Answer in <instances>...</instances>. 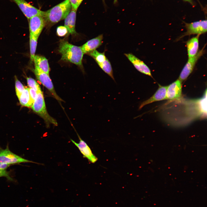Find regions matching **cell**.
I'll use <instances>...</instances> for the list:
<instances>
[{"label":"cell","instance_id":"cell-1","mask_svg":"<svg viewBox=\"0 0 207 207\" xmlns=\"http://www.w3.org/2000/svg\"><path fill=\"white\" fill-rule=\"evenodd\" d=\"M72 9L69 0L63 2L46 11H43L42 16L45 26H51L64 19Z\"/></svg>","mask_w":207,"mask_h":207},{"label":"cell","instance_id":"cell-2","mask_svg":"<svg viewBox=\"0 0 207 207\" xmlns=\"http://www.w3.org/2000/svg\"><path fill=\"white\" fill-rule=\"evenodd\" d=\"M58 51L62 55V60L82 66L84 53L80 46L73 45L63 40L60 42Z\"/></svg>","mask_w":207,"mask_h":207},{"label":"cell","instance_id":"cell-3","mask_svg":"<svg viewBox=\"0 0 207 207\" xmlns=\"http://www.w3.org/2000/svg\"><path fill=\"white\" fill-rule=\"evenodd\" d=\"M31 106L33 110L43 119L47 127H48L50 124L57 125L56 120L51 117L47 111L42 91L37 93V97Z\"/></svg>","mask_w":207,"mask_h":207},{"label":"cell","instance_id":"cell-4","mask_svg":"<svg viewBox=\"0 0 207 207\" xmlns=\"http://www.w3.org/2000/svg\"><path fill=\"white\" fill-rule=\"evenodd\" d=\"M34 72L37 79L49 91L53 97L58 101H62L56 93L49 74L43 72L35 65Z\"/></svg>","mask_w":207,"mask_h":207},{"label":"cell","instance_id":"cell-5","mask_svg":"<svg viewBox=\"0 0 207 207\" xmlns=\"http://www.w3.org/2000/svg\"><path fill=\"white\" fill-rule=\"evenodd\" d=\"M0 162L10 165L21 163H35L14 153L8 147L5 149L0 150Z\"/></svg>","mask_w":207,"mask_h":207},{"label":"cell","instance_id":"cell-6","mask_svg":"<svg viewBox=\"0 0 207 207\" xmlns=\"http://www.w3.org/2000/svg\"><path fill=\"white\" fill-rule=\"evenodd\" d=\"M204 48L198 51L196 55L188 59L183 69L179 79L182 82L185 80L191 73L198 59L204 54Z\"/></svg>","mask_w":207,"mask_h":207},{"label":"cell","instance_id":"cell-7","mask_svg":"<svg viewBox=\"0 0 207 207\" xmlns=\"http://www.w3.org/2000/svg\"><path fill=\"white\" fill-rule=\"evenodd\" d=\"M16 4L28 19L37 15L42 16L43 11L30 4L25 0H10Z\"/></svg>","mask_w":207,"mask_h":207},{"label":"cell","instance_id":"cell-8","mask_svg":"<svg viewBox=\"0 0 207 207\" xmlns=\"http://www.w3.org/2000/svg\"><path fill=\"white\" fill-rule=\"evenodd\" d=\"M186 32L181 38L192 34L200 35L207 32V20H204L191 23H185Z\"/></svg>","mask_w":207,"mask_h":207},{"label":"cell","instance_id":"cell-9","mask_svg":"<svg viewBox=\"0 0 207 207\" xmlns=\"http://www.w3.org/2000/svg\"><path fill=\"white\" fill-rule=\"evenodd\" d=\"M29 20L30 33L38 38L43 28L45 26L43 17L41 15L34 16Z\"/></svg>","mask_w":207,"mask_h":207},{"label":"cell","instance_id":"cell-10","mask_svg":"<svg viewBox=\"0 0 207 207\" xmlns=\"http://www.w3.org/2000/svg\"><path fill=\"white\" fill-rule=\"evenodd\" d=\"M79 139V143L75 142L72 139H70L72 142L78 148L83 157L87 159L92 163H95L97 160L98 159L92 153L91 149L86 143L83 140L78 134Z\"/></svg>","mask_w":207,"mask_h":207},{"label":"cell","instance_id":"cell-11","mask_svg":"<svg viewBox=\"0 0 207 207\" xmlns=\"http://www.w3.org/2000/svg\"><path fill=\"white\" fill-rule=\"evenodd\" d=\"M181 82L178 79L167 86L166 99L170 100L179 99L182 95Z\"/></svg>","mask_w":207,"mask_h":207},{"label":"cell","instance_id":"cell-12","mask_svg":"<svg viewBox=\"0 0 207 207\" xmlns=\"http://www.w3.org/2000/svg\"><path fill=\"white\" fill-rule=\"evenodd\" d=\"M124 55L138 71L152 77L150 69L143 61L132 53H124Z\"/></svg>","mask_w":207,"mask_h":207},{"label":"cell","instance_id":"cell-13","mask_svg":"<svg viewBox=\"0 0 207 207\" xmlns=\"http://www.w3.org/2000/svg\"><path fill=\"white\" fill-rule=\"evenodd\" d=\"M167 86H160L155 93L150 98L141 102L140 104L139 110L147 105L153 102L164 100L166 99V93Z\"/></svg>","mask_w":207,"mask_h":207},{"label":"cell","instance_id":"cell-14","mask_svg":"<svg viewBox=\"0 0 207 207\" xmlns=\"http://www.w3.org/2000/svg\"><path fill=\"white\" fill-rule=\"evenodd\" d=\"M103 38V34H101L88 41L80 46L84 54L88 53L100 46L102 44Z\"/></svg>","mask_w":207,"mask_h":207},{"label":"cell","instance_id":"cell-15","mask_svg":"<svg viewBox=\"0 0 207 207\" xmlns=\"http://www.w3.org/2000/svg\"><path fill=\"white\" fill-rule=\"evenodd\" d=\"M76 10L72 9L71 11L64 19V26L68 32L71 34H76L75 26L76 18Z\"/></svg>","mask_w":207,"mask_h":207},{"label":"cell","instance_id":"cell-16","mask_svg":"<svg viewBox=\"0 0 207 207\" xmlns=\"http://www.w3.org/2000/svg\"><path fill=\"white\" fill-rule=\"evenodd\" d=\"M199 36L200 35H197L187 41L186 45L188 58L194 56L198 51Z\"/></svg>","mask_w":207,"mask_h":207},{"label":"cell","instance_id":"cell-17","mask_svg":"<svg viewBox=\"0 0 207 207\" xmlns=\"http://www.w3.org/2000/svg\"><path fill=\"white\" fill-rule=\"evenodd\" d=\"M33 61L34 65L37 66L43 72L49 74V66L47 60L46 58L42 56L35 55Z\"/></svg>","mask_w":207,"mask_h":207},{"label":"cell","instance_id":"cell-18","mask_svg":"<svg viewBox=\"0 0 207 207\" xmlns=\"http://www.w3.org/2000/svg\"><path fill=\"white\" fill-rule=\"evenodd\" d=\"M38 38L32 34L30 33L29 44L30 59L31 61H33L35 56Z\"/></svg>","mask_w":207,"mask_h":207},{"label":"cell","instance_id":"cell-19","mask_svg":"<svg viewBox=\"0 0 207 207\" xmlns=\"http://www.w3.org/2000/svg\"><path fill=\"white\" fill-rule=\"evenodd\" d=\"M98 64L104 72L115 81L111 64L107 57L103 62Z\"/></svg>","mask_w":207,"mask_h":207},{"label":"cell","instance_id":"cell-20","mask_svg":"<svg viewBox=\"0 0 207 207\" xmlns=\"http://www.w3.org/2000/svg\"><path fill=\"white\" fill-rule=\"evenodd\" d=\"M28 89L27 87H25L24 89L18 98L20 103L22 106L28 107L31 106Z\"/></svg>","mask_w":207,"mask_h":207},{"label":"cell","instance_id":"cell-21","mask_svg":"<svg viewBox=\"0 0 207 207\" xmlns=\"http://www.w3.org/2000/svg\"><path fill=\"white\" fill-rule=\"evenodd\" d=\"M88 54L94 59L97 64L103 62L106 58L104 52L101 53L96 50L88 53Z\"/></svg>","mask_w":207,"mask_h":207},{"label":"cell","instance_id":"cell-22","mask_svg":"<svg viewBox=\"0 0 207 207\" xmlns=\"http://www.w3.org/2000/svg\"><path fill=\"white\" fill-rule=\"evenodd\" d=\"M26 79L28 85L30 88L33 89L37 93L42 91L39 84L34 79L30 77H27Z\"/></svg>","mask_w":207,"mask_h":207},{"label":"cell","instance_id":"cell-23","mask_svg":"<svg viewBox=\"0 0 207 207\" xmlns=\"http://www.w3.org/2000/svg\"><path fill=\"white\" fill-rule=\"evenodd\" d=\"M15 79L16 93L17 96L18 98H19L24 89L25 87H24L21 83L18 80L16 76H15Z\"/></svg>","mask_w":207,"mask_h":207},{"label":"cell","instance_id":"cell-24","mask_svg":"<svg viewBox=\"0 0 207 207\" xmlns=\"http://www.w3.org/2000/svg\"><path fill=\"white\" fill-rule=\"evenodd\" d=\"M57 33L60 37H63L66 35L68 33V30L64 26H60L57 27Z\"/></svg>","mask_w":207,"mask_h":207},{"label":"cell","instance_id":"cell-25","mask_svg":"<svg viewBox=\"0 0 207 207\" xmlns=\"http://www.w3.org/2000/svg\"><path fill=\"white\" fill-rule=\"evenodd\" d=\"M28 90L30 104L31 106L37 97V93L33 89L30 88H29Z\"/></svg>","mask_w":207,"mask_h":207},{"label":"cell","instance_id":"cell-26","mask_svg":"<svg viewBox=\"0 0 207 207\" xmlns=\"http://www.w3.org/2000/svg\"><path fill=\"white\" fill-rule=\"evenodd\" d=\"M72 9L77 10L83 0H69Z\"/></svg>","mask_w":207,"mask_h":207},{"label":"cell","instance_id":"cell-27","mask_svg":"<svg viewBox=\"0 0 207 207\" xmlns=\"http://www.w3.org/2000/svg\"><path fill=\"white\" fill-rule=\"evenodd\" d=\"M6 177L9 180H12L9 176V172L5 170H0V177Z\"/></svg>","mask_w":207,"mask_h":207},{"label":"cell","instance_id":"cell-28","mask_svg":"<svg viewBox=\"0 0 207 207\" xmlns=\"http://www.w3.org/2000/svg\"><path fill=\"white\" fill-rule=\"evenodd\" d=\"M11 165L0 162V170H5Z\"/></svg>","mask_w":207,"mask_h":207},{"label":"cell","instance_id":"cell-29","mask_svg":"<svg viewBox=\"0 0 207 207\" xmlns=\"http://www.w3.org/2000/svg\"><path fill=\"white\" fill-rule=\"evenodd\" d=\"M117 1V0H114V2L115 3Z\"/></svg>","mask_w":207,"mask_h":207}]
</instances>
